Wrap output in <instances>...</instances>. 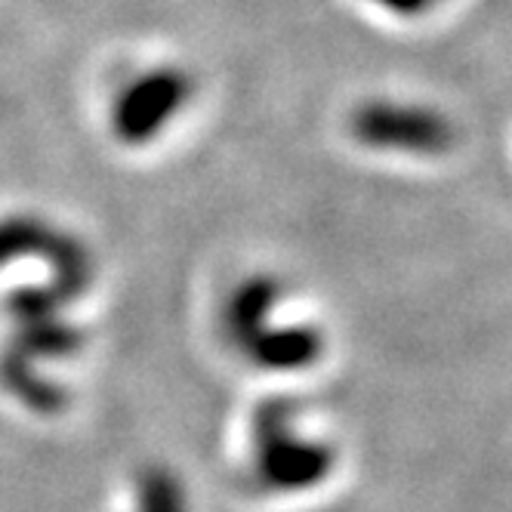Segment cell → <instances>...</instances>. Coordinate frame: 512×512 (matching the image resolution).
<instances>
[{
    "label": "cell",
    "instance_id": "1",
    "mask_svg": "<svg viewBox=\"0 0 512 512\" xmlns=\"http://www.w3.org/2000/svg\"><path fill=\"white\" fill-rule=\"evenodd\" d=\"M219 334L241 364L269 377H306L331 352L324 315L294 281L272 272H253L226 290Z\"/></svg>",
    "mask_w": 512,
    "mask_h": 512
},
{
    "label": "cell",
    "instance_id": "2",
    "mask_svg": "<svg viewBox=\"0 0 512 512\" xmlns=\"http://www.w3.org/2000/svg\"><path fill=\"white\" fill-rule=\"evenodd\" d=\"M343 463L337 432L306 401L275 395L256 405L244 435V466L256 491L309 497L334 482Z\"/></svg>",
    "mask_w": 512,
    "mask_h": 512
},
{
    "label": "cell",
    "instance_id": "3",
    "mask_svg": "<svg viewBox=\"0 0 512 512\" xmlns=\"http://www.w3.org/2000/svg\"><path fill=\"white\" fill-rule=\"evenodd\" d=\"M349 136L361 152L401 164L445 161L463 142L460 121L445 105L408 93L361 99L349 112Z\"/></svg>",
    "mask_w": 512,
    "mask_h": 512
},
{
    "label": "cell",
    "instance_id": "4",
    "mask_svg": "<svg viewBox=\"0 0 512 512\" xmlns=\"http://www.w3.org/2000/svg\"><path fill=\"white\" fill-rule=\"evenodd\" d=\"M192 84L173 68H152L127 75L112 99V130L127 145H145V136H155L173 124L176 112L189 105Z\"/></svg>",
    "mask_w": 512,
    "mask_h": 512
},
{
    "label": "cell",
    "instance_id": "5",
    "mask_svg": "<svg viewBox=\"0 0 512 512\" xmlns=\"http://www.w3.org/2000/svg\"><path fill=\"white\" fill-rule=\"evenodd\" d=\"M368 4L392 19H423L435 7H442L445 0H368Z\"/></svg>",
    "mask_w": 512,
    "mask_h": 512
}]
</instances>
